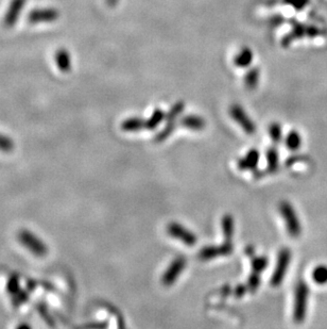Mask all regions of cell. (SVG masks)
Instances as JSON below:
<instances>
[{
	"label": "cell",
	"mask_w": 327,
	"mask_h": 329,
	"mask_svg": "<svg viewBox=\"0 0 327 329\" xmlns=\"http://www.w3.org/2000/svg\"><path fill=\"white\" fill-rule=\"evenodd\" d=\"M309 296V288L305 281H300L295 294V308H293V319L297 323H302L306 316L307 302Z\"/></svg>",
	"instance_id": "cell-1"
},
{
	"label": "cell",
	"mask_w": 327,
	"mask_h": 329,
	"mask_svg": "<svg viewBox=\"0 0 327 329\" xmlns=\"http://www.w3.org/2000/svg\"><path fill=\"white\" fill-rule=\"evenodd\" d=\"M279 212L285 220L290 236L299 237L302 233V225L299 221L295 208L288 201H282L279 205Z\"/></svg>",
	"instance_id": "cell-2"
},
{
	"label": "cell",
	"mask_w": 327,
	"mask_h": 329,
	"mask_svg": "<svg viewBox=\"0 0 327 329\" xmlns=\"http://www.w3.org/2000/svg\"><path fill=\"white\" fill-rule=\"evenodd\" d=\"M290 260H291L290 249L283 248L278 254L277 264H276V267H275L273 274H272V277H271V285L273 287H277L283 282V280L286 276V273H287L288 266L290 264Z\"/></svg>",
	"instance_id": "cell-3"
},
{
	"label": "cell",
	"mask_w": 327,
	"mask_h": 329,
	"mask_svg": "<svg viewBox=\"0 0 327 329\" xmlns=\"http://www.w3.org/2000/svg\"><path fill=\"white\" fill-rule=\"evenodd\" d=\"M18 240L22 243L23 246L27 247L33 255L38 257H43L47 255V252H48V248H47V246L39 239V237H37L28 230L20 231L18 233Z\"/></svg>",
	"instance_id": "cell-4"
},
{
	"label": "cell",
	"mask_w": 327,
	"mask_h": 329,
	"mask_svg": "<svg viewBox=\"0 0 327 329\" xmlns=\"http://www.w3.org/2000/svg\"><path fill=\"white\" fill-rule=\"evenodd\" d=\"M187 260L185 257L180 256L175 258L171 264L168 266L167 271L161 276V283L164 286L169 287L178 280L179 276L182 274V272L186 267Z\"/></svg>",
	"instance_id": "cell-5"
},
{
	"label": "cell",
	"mask_w": 327,
	"mask_h": 329,
	"mask_svg": "<svg viewBox=\"0 0 327 329\" xmlns=\"http://www.w3.org/2000/svg\"><path fill=\"white\" fill-rule=\"evenodd\" d=\"M167 232L170 236L183 242L187 246H194L198 241L195 234L192 231L186 229L184 226L179 223H170L167 227Z\"/></svg>",
	"instance_id": "cell-6"
},
{
	"label": "cell",
	"mask_w": 327,
	"mask_h": 329,
	"mask_svg": "<svg viewBox=\"0 0 327 329\" xmlns=\"http://www.w3.org/2000/svg\"><path fill=\"white\" fill-rule=\"evenodd\" d=\"M60 16V12L56 9L46 8V9H35L31 11L27 17V20L31 25L41 24V22H51Z\"/></svg>",
	"instance_id": "cell-7"
},
{
	"label": "cell",
	"mask_w": 327,
	"mask_h": 329,
	"mask_svg": "<svg viewBox=\"0 0 327 329\" xmlns=\"http://www.w3.org/2000/svg\"><path fill=\"white\" fill-rule=\"evenodd\" d=\"M233 244L231 241H225L219 246H206L201 249L199 258L201 260H210L220 256H228L233 252Z\"/></svg>",
	"instance_id": "cell-8"
},
{
	"label": "cell",
	"mask_w": 327,
	"mask_h": 329,
	"mask_svg": "<svg viewBox=\"0 0 327 329\" xmlns=\"http://www.w3.org/2000/svg\"><path fill=\"white\" fill-rule=\"evenodd\" d=\"M231 116L232 118L235 119L236 123H238L239 126L247 132L248 134H253L256 130L255 124L253 121L248 116L247 113L243 111V109L239 106H232L231 110Z\"/></svg>",
	"instance_id": "cell-9"
},
{
	"label": "cell",
	"mask_w": 327,
	"mask_h": 329,
	"mask_svg": "<svg viewBox=\"0 0 327 329\" xmlns=\"http://www.w3.org/2000/svg\"><path fill=\"white\" fill-rule=\"evenodd\" d=\"M25 5L26 0H12L4 18V26L6 28H12L15 26L21 11L25 8Z\"/></svg>",
	"instance_id": "cell-10"
},
{
	"label": "cell",
	"mask_w": 327,
	"mask_h": 329,
	"mask_svg": "<svg viewBox=\"0 0 327 329\" xmlns=\"http://www.w3.org/2000/svg\"><path fill=\"white\" fill-rule=\"evenodd\" d=\"M259 153L256 149H251L249 153H247L244 157L238 160V168L240 171H250V169H255L258 165L259 162Z\"/></svg>",
	"instance_id": "cell-11"
},
{
	"label": "cell",
	"mask_w": 327,
	"mask_h": 329,
	"mask_svg": "<svg viewBox=\"0 0 327 329\" xmlns=\"http://www.w3.org/2000/svg\"><path fill=\"white\" fill-rule=\"evenodd\" d=\"M55 62L58 70L61 72L67 73L72 70V58H70L69 52L64 48H61L56 51Z\"/></svg>",
	"instance_id": "cell-12"
},
{
	"label": "cell",
	"mask_w": 327,
	"mask_h": 329,
	"mask_svg": "<svg viewBox=\"0 0 327 329\" xmlns=\"http://www.w3.org/2000/svg\"><path fill=\"white\" fill-rule=\"evenodd\" d=\"M182 126L191 129V130H202L205 127V122L202 117L195 116V115H189L186 116L181 121Z\"/></svg>",
	"instance_id": "cell-13"
},
{
	"label": "cell",
	"mask_w": 327,
	"mask_h": 329,
	"mask_svg": "<svg viewBox=\"0 0 327 329\" xmlns=\"http://www.w3.org/2000/svg\"><path fill=\"white\" fill-rule=\"evenodd\" d=\"M234 226H235V224H234V219L232 215H224L223 219H222V231H223L225 241L232 242L234 236V230H235Z\"/></svg>",
	"instance_id": "cell-14"
},
{
	"label": "cell",
	"mask_w": 327,
	"mask_h": 329,
	"mask_svg": "<svg viewBox=\"0 0 327 329\" xmlns=\"http://www.w3.org/2000/svg\"><path fill=\"white\" fill-rule=\"evenodd\" d=\"M145 125L146 122L143 121L142 118H137V117H132V118H128L126 121H124L121 124V128L124 131L127 132H132V131H138V130H142L145 128Z\"/></svg>",
	"instance_id": "cell-15"
},
{
	"label": "cell",
	"mask_w": 327,
	"mask_h": 329,
	"mask_svg": "<svg viewBox=\"0 0 327 329\" xmlns=\"http://www.w3.org/2000/svg\"><path fill=\"white\" fill-rule=\"evenodd\" d=\"M268 167L265 173H274L278 168V153L275 148H270L267 152Z\"/></svg>",
	"instance_id": "cell-16"
},
{
	"label": "cell",
	"mask_w": 327,
	"mask_h": 329,
	"mask_svg": "<svg viewBox=\"0 0 327 329\" xmlns=\"http://www.w3.org/2000/svg\"><path fill=\"white\" fill-rule=\"evenodd\" d=\"M302 145V137L296 130H292L286 137V146L290 151H297Z\"/></svg>",
	"instance_id": "cell-17"
},
{
	"label": "cell",
	"mask_w": 327,
	"mask_h": 329,
	"mask_svg": "<svg viewBox=\"0 0 327 329\" xmlns=\"http://www.w3.org/2000/svg\"><path fill=\"white\" fill-rule=\"evenodd\" d=\"M164 117H165V113H164L159 109H156L153 112V114L151 115V117L146 122L145 128L148 129V130H153V129H155L158 126V125L161 123V121L164 119Z\"/></svg>",
	"instance_id": "cell-18"
},
{
	"label": "cell",
	"mask_w": 327,
	"mask_h": 329,
	"mask_svg": "<svg viewBox=\"0 0 327 329\" xmlns=\"http://www.w3.org/2000/svg\"><path fill=\"white\" fill-rule=\"evenodd\" d=\"M312 279L318 285L327 283V265H318L312 272Z\"/></svg>",
	"instance_id": "cell-19"
},
{
	"label": "cell",
	"mask_w": 327,
	"mask_h": 329,
	"mask_svg": "<svg viewBox=\"0 0 327 329\" xmlns=\"http://www.w3.org/2000/svg\"><path fill=\"white\" fill-rule=\"evenodd\" d=\"M269 264V259L267 257L260 256V257H255L252 259V268L254 272L257 273H261L268 266Z\"/></svg>",
	"instance_id": "cell-20"
},
{
	"label": "cell",
	"mask_w": 327,
	"mask_h": 329,
	"mask_svg": "<svg viewBox=\"0 0 327 329\" xmlns=\"http://www.w3.org/2000/svg\"><path fill=\"white\" fill-rule=\"evenodd\" d=\"M7 289H8V292H9V293H10L13 297L15 296V295H17V294L20 292L19 280H18L17 276H15V275L11 276V278L9 279V282H8Z\"/></svg>",
	"instance_id": "cell-21"
},
{
	"label": "cell",
	"mask_w": 327,
	"mask_h": 329,
	"mask_svg": "<svg viewBox=\"0 0 327 329\" xmlns=\"http://www.w3.org/2000/svg\"><path fill=\"white\" fill-rule=\"evenodd\" d=\"M259 285H260L259 273H257V272L253 271V273L250 275V277L248 279V283H247L248 289L251 292H255L257 289H258Z\"/></svg>",
	"instance_id": "cell-22"
},
{
	"label": "cell",
	"mask_w": 327,
	"mask_h": 329,
	"mask_svg": "<svg viewBox=\"0 0 327 329\" xmlns=\"http://www.w3.org/2000/svg\"><path fill=\"white\" fill-rule=\"evenodd\" d=\"M174 128H175V126H174V123L173 122H168V125H167V126L165 127V128H164L157 135H156V137H155V140L157 141V142H161V141H164V140H166L168 137H169V135L173 132V130H174Z\"/></svg>",
	"instance_id": "cell-23"
},
{
	"label": "cell",
	"mask_w": 327,
	"mask_h": 329,
	"mask_svg": "<svg viewBox=\"0 0 327 329\" xmlns=\"http://www.w3.org/2000/svg\"><path fill=\"white\" fill-rule=\"evenodd\" d=\"M269 132H270V137L274 143H278L280 139H282V128H280L279 124L277 123L271 124L270 128H269Z\"/></svg>",
	"instance_id": "cell-24"
},
{
	"label": "cell",
	"mask_w": 327,
	"mask_h": 329,
	"mask_svg": "<svg viewBox=\"0 0 327 329\" xmlns=\"http://www.w3.org/2000/svg\"><path fill=\"white\" fill-rule=\"evenodd\" d=\"M14 148V143L5 135L0 134V151L5 153H10Z\"/></svg>",
	"instance_id": "cell-25"
},
{
	"label": "cell",
	"mask_w": 327,
	"mask_h": 329,
	"mask_svg": "<svg viewBox=\"0 0 327 329\" xmlns=\"http://www.w3.org/2000/svg\"><path fill=\"white\" fill-rule=\"evenodd\" d=\"M251 60H252L251 51L244 50L238 55V58L236 59V63L239 64V66H247L245 64H248L249 62H251Z\"/></svg>",
	"instance_id": "cell-26"
},
{
	"label": "cell",
	"mask_w": 327,
	"mask_h": 329,
	"mask_svg": "<svg viewBox=\"0 0 327 329\" xmlns=\"http://www.w3.org/2000/svg\"><path fill=\"white\" fill-rule=\"evenodd\" d=\"M183 109H184V105L183 104H177L175 105L171 110L170 112L168 113V115H167V121L168 122H173L175 118H177V116L179 114H181V113L183 112Z\"/></svg>",
	"instance_id": "cell-27"
},
{
	"label": "cell",
	"mask_w": 327,
	"mask_h": 329,
	"mask_svg": "<svg viewBox=\"0 0 327 329\" xmlns=\"http://www.w3.org/2000/svg\"><path fill=\"white\" fill-rule=\"evenodd\" d=\"M258 74H257V71H252L247 78H245V83L249 87H254L257 84V80H258Z\"/></svg>",
	"instance_id": "cell-28"
},
{
	"label": "cell",
	"mask_w": 327,
	"mask_h": 329,
	"mask_svg": "<svg viewBox=\"0 0 327 329\" xmlns=\"http://www.w3.org/2000/svg\"><path fill=\"white\" fill-rule=\"evenodd\" d=\"M308 161H309V158H307L306 156H293V157H290L286 161V165L292 166L298 162H308Z\"/></svg>",
	"instance_id": "cell-29"
},
{
	"label": "cell",
	"mask_w": 327,
	"mask_h": 329,
	"mask_svg": "<svg viewBox=\"0 0 327 329\" xmlns=\"http://www.w3.org/2000/svg\"><path fill=\"white\" fill-rule=\"evenodd\" d=\"M39 310H40L41 315L44 317V319L46 320V322H47V323H48L50 326H55L54 322H52V319H51V317L49 316L48 311H47V308L45 307L44 305H42V304H41V305H39Z\"/></svg>",
	"instance_id": "cell-30"
},
{
	"label": "cell",
	"mask_w": 327,
	"mask_h": 329,
	"mask_svg": "<svg viewBox=\"0 0 327 329\" xmlns=\"http://www.w3.org/2000/svg\"><path fill=\"white\" fill-rule=\"evenodd\" d=\"M248 290L249 289H248L247 285H239L235 288V290H234V294H235L236 297H242L243 295L247 293Z\"/></svg>",
	"instance_id": "cell-31"
},
{
	"label": "cell",
	"mask_w": 327,
	"mask_h": 329,
	"mask_svg": "<svg viewBox=\"0 0 327 329\" xmlns=\"http://www.w3.org/2000/svg\"><path fill=\"white\" fill-rule=\"evenodd\" d=\"M105 326H108V323H93V324H87L84 325V327L87 328H92V327H97V328H103Z\"/></svg>",
	"instance_id": "cell-32"
},
{
	"label": "cell",
	"mask_w": 327,
	"mask_h": 329,
	"mask_svg": "<svg viewBox=\"0 0 327 329\" xmlns=\"http://www.w3.org/2000/svg\"><path fill=\"white\" fill-rule=\"evenodd\" d=\"M245 254L252 257L253 256V247H248L247 249H245Z\"/></svg>",
	"instance_id": "cell-33"
},
{
	"label": "cell",
	"mask_w": 327,
	"mask_h": 329,
	"mask_svg": "<svg viewBox=\"0 0 327 329\" xmlns=\"http://www.w3.org/2000/svg\"><path fill=\"white\" fill-rule=\"evenodd\" d=\"M22 327H26V328H30V326H29V325H19V326H18V328H22Z\"/></svg>",
	"instance_id": "cell-34"
}]
</instances>
